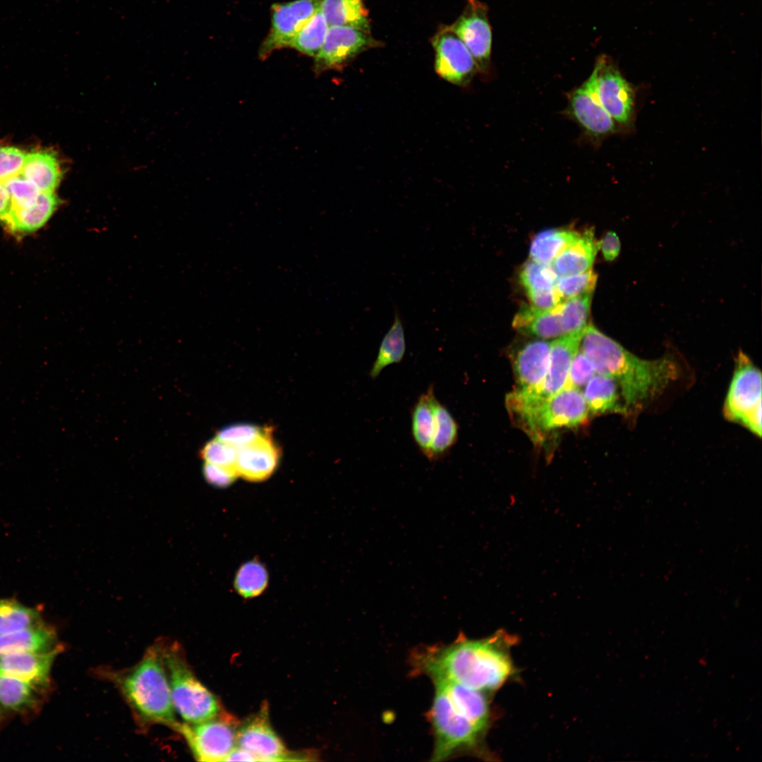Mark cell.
Listing matches in <instances>:
<instances>
[{"mask_svg": "<svg viewBox=\"0 0 762 762\" xmlns=\"http://www.w3.org/2000/svg\"><path fill=\"white\" fill-rule=\"evenodd\" d=\"M329 27L348 26L370 32L368 11L362 0H320Z\"/></svg>", "mask_w": 762, "mask_h": 762, "instance_id": "f1b7e54d", "label": "cell"}, {"mask_svg": "<svg viewBox=\"0 0 762 762\" xmlns=\"http://www.w3.org/2000/svg\"><path fill=\"white\" fill-rule=\"evenodd\" d=\"M320 0H296L272 6L270 32L260 49V56L289 47L319 8Z\"/></svg>", "mask_w": 762, "mask_h": 762, "instance_id": "5bb4252c", "label": "cell"}, {"mask_svg": "<svg viewBox=\"0 0 762 762\" xmlns=\"http://www.w3.org/2000/svg\"><path fill=\"white\" fill-rule=\"evenodd\" d=\"M567 113L594 138L608 135L616 130V122L599 101L590 76L570 93Z\"/></svg>", "mask_w": 762, "mask_h": 762, "instance_id": "9a60e30c", "label": "cell"}, {"mask_svg": "<svg viewBox=\"0 0 762 762\" xmlns=\"http://www.w3.org/2000/svg\"><path fill=\"white\" fill-rule=\"evenodd\" d=\"M379 45L370 32L348 26L329 27L315 56L316 68L320 71L341 68L361 52Z\"/></svg>", "mask_w": 762, "mask_h": 762, "instance_id": "4fadbf2b", "label": "cell"}, {"mask_svg": "<svg viewBox=\"0 0 762 762\" xmlns=\"http://www.w3.org/2000/svg\"><path fill=\"white\" fill-rule=\"evenodd\" d=\"M502 643L497 635L480 640L460 639L448 645L418 649L413 655V665L433 682H455L481 691L493 690L502 686L512 671Z\"/></svg>", "mask_w": 762, "mask_h": 762, "instance_id": "7a4b0ae2", "label": "cell"}, {"mask_svg": "<svg viewBox=\"0 0 762 762\" xmlns=\"http://www.w3.org/2000/svg\"><path fill=\"white\" fill-rule=\"evenodd\" d=\"M200 454L206 463L236 468L238 447L215 437L204 445Z\"/></svg>", "mask_w": 762, "mask_h": 762, "instance_id": "f35d334b", "label": "cell"}, {"mask_svg": "<svg viewBox=\"0 0 762 762\" xmlns=\"http://www.w3.org/2000/svg\"><path fill=\"white\" fill-rule=\"evenodd\" d=\"M590 77L606 111L616 123L628 125L634 112V90L609 56L598 58Z\"/></svg>", "mask_w": 762, "mask_h": 762, "instance_id": "9c48e42d", "label": "cell"}, {"mask_svg": "<svg viewBox=\"0 0 762 762\" xmlns=\"http://www.w3.org/2000/svg\"><path fill=\"white\" fill-rule=\"evenodd\" d=\"M162 645L154 644L135 666L111 672L109 677L142 722L174 729L179 722L171 697Z\"/></svg>", "mask_w": 762, "mask_h": 762, "instance_id": "3957f363", "label": "cell"}, {"mask_svg": "<svg viewBox=\"0 0 762 762\" xmlns=\"http://www.w3.org/2000/svg\"><path fill=\"white\" fill-rule=\"evenodd\" d=\"M599 250L592 229H587L569 243L552 261L550 267L560 276L584 272L591 269Z\"/></svg>", "mask_w": 762, "mask_h": 762, "instance_id": "7402d4cb", "label": "cell"}, {"mask_svg": "<svg viewBox=\"0 0 762 762\" xmlns=\"http://www.w3.org/2000/svg\"><path fill=\"white\" fill-rule=\"evenodd\" d=\"M592 294H585L557 304L564 335L581 332L588 325Z\"/></svg>", "mask_w": 762, "mask_h": 762, "instance_id": "d590c367", "label": "cell"}, {"mask_svg": "<svg viewBox=\"0 0 762 762\" xmlns=\"http://www.w3.org/2000/svg\"><path fill=\"white\" fill-rule=\"evenodd\" d=\"M38 609L26 606L16 599L0 598V634L42 623Z\"/></svg>", "mask_w": 762, "mask_h": 762, "instance_id": "d6a6232c", "label": "cell"}, {"mask_svg": "<svg viewBox=\"0 0 762 762\" xmlns=\"http://www.w3.org/2000/svg\"><path fill=\"white\" fill-rule=\"evenodd\" d=\"M488 13V6L483 2L467 0L462 13L451 25L471 53L478 70L483 73L490 65L492 40Z\"/></svg>", "mask_w": 762, "mask_h": 762, "instance_id": "7c38bea8", "label": "cell"}, {"mask_svg": "<svg viewBox=\"0 0 762 762\" xmlns=\"http://www.w3.org/2000/svg\"><path fill=\"white\" fill-rule=\"evenodd\" d=\"M506 405L511 416L536 443H541L553 430L586 423L589 415L583 393L573 387H564L538 401L509 394Z\"/></svg>", "mask_w": 762, "mask_h": 762, "instance_id": "277c9868", "label": "cell"}, {"mask_svg": "<svg viewBox=\"0 0 762 762\" xmlns=\"http://www.w3.org/2000/svg\"><path fill=\"white\" fill-rule=\"evenodd\" d=\"M203 476L209 484L224 488L233 483L238 476L236 468L215 465L205 462Z\"/></svg>", "mask_w": 762, "mask_h": 762, "instance_id": "7bdbcfd3", "label": "cell"}, {"mask_svg": "<svg viewBox=\"0 0 762 762\" xmlns=\"http://www.w3.org/2000/svg\"><path fill=\"white\" fill-rule=\"evenodd\" d=\"M61 649L1 655L0 676L22 680L45 693L50 688L53 663Z\"/></svg>", "mask_w": 762, "mask_h": 762, "instance_id": "2e32d148", "label": "cell"}, {"mask_svg": "<svg viewBox=\"0 0 762 762\" xmlns=\"http://www.w3.org/2000/svg\"><path fill=\"white\" fill-rule=\"evenodd\" d=\"M761 373L750 358L739 351L724 404L725 416L754 434L761 435Z\"/></svg>", "mask_w": 762, "mask_h": 762, "instance_id": "52a82bcc", "label": "cell"}, {"mask_svg": "<svg viewBox=\"0 0 762 762\" xmlns=\"http://www.w3.org/2000/svg\"><path fill=\"white\" fill-rule=\"evenodd\" d=\"M236 746L252 754L255 761H303L300 757L306 756L287 751L271 726L267 705L238 725Z\"/></svg>", "mask_w": 762, "mask_h": 762, "instance_id": "30bf717a", "label": "cell"}, {"mask_svg": "<svg viewBox=\"0 0 762 762\" xmlns=\"http://www.w3.org/2000/svg\"><path fill=\"white\" fill-rule=\"evenodd\" d=\"M579 349L590 359L596 373L617 382L627 415L636 413L679 375L671 358H639L593 324L583 330Z\"/></svg>", "mask_w": 762, "mask_h": 762, "instance_id": "6da1fadb", "label": "cell"}, {"mask_svg": "<svg viewBox=\"0 0 762 762\" xmlns=\"http://www.w3.org/2000/svg\"><path fill=\"white\" fill-rule=\"evenodd\" d=\"M599 249L607 261L615 260L619 254L621 244L615 232L608 231L599 241Z\"/></svg>", "mask_w": 762, "mask_h": 762, "instance_id": "ee69618b", "label": "cell"}, {"mask_svg": "<svg viewBox=\"0 0 762 762\" xmlns=\"http://www.w3.org/2000/svg\"><path fill=\"white\" fill-rule=\"evenodd\" d=\"M268 585L267 571L260 561L252 560L243 564L234 580L236 592L243 598H253L265 591Z\"/></svg>", "mask_w": 762, "mask_h": 762, "instance_id": "e575fe53", "label": "cell"}, {"mask_svg": "<svg viewBox=\"0 0 762 762\" xmlns=\"http://www.w3.org/2000/svg\"><path fill=\"white\" fill-rule=\"evenodd\" d=\"M2 183L11 199L13 210L30 206L42 193L34 183L25 179L20 172L5 180Z\"/></svg>", "mask_w": 762, "mask_h": 762, "instance_id": "74e56055", "label": "cell"}, {"mask_svg": "<svg viewBox=\"0 0 762 762\" xmlns=\"http://www.w3.org/2000/svg\"><path fill=\"white\" fill-rule=\"evenodd\" d=\"M582 332L562 336L550 342L545 378L536 392L527 391L537 398L546 399L565 387L572 361L579 349Z\"/></svg>", "mask_w": 762, "mask_h": 762, "instance_id": "ac0fdd59", "label": "cell"}, {"mask_svg": "<svg viewBox=\"0 0 762 762\" xmlns=\"http://www.w3.org/2000/svg\"><path fill=\"white\" fill-rule=\"evenodd\" d=\"M255 761V758L249 752L237 746L231 751L225 761Z\"/></svg>", "mask_w": 762, "mask_h": 762, "instance_id": "bcb514c9", "label": "cell"}, {"mask_svg": "<svg viewBox=\"0 0 762 762\" xmlns=\"http://www.w3.org/2000/svg\"><path fill=\"white\" fill-rule=\"evenodd\" d=\"M265 430L251 424H236L219 430L216 437L238 448L256 440Z\"/></svg>", "mask_w": 762, "mask_h": 762, "instance_id": "ab89813d", "label": "cell"}, {"mask_svg": "<svg viewBox=\"0 0 762 762\" xmlns=\"http://www.w3.org/2000/svg\"><path fill=\"white\" fill-rule=\"evenodd\" d=\"M557 274L550 265L529 260L521 267L519 279L531 304L540 309H551L560 303L555 291Z\"/></svg>", "mask_w": 762, "mask_h": 762, "instance_id": "ffe728a7", "label": "cell"}, {"mask_svg": "<svg viewBox=\"0 0 762 762\" xmlns=\"http://www.w3.org/2000/svg\"><path fill=\"white\" fill-rule=\"evenodd\" d=\"M44 694L22 680L0 676V718L38 711Z\"/></svg>", "mask_w": 762, "mask_h": 762, "instance_id": "603a6c76", "label": "cell"}, {"mask_svg": "<svg viewBox=\"0 0 762 762\" xmlns=\"http://www.w3.org/2000/svg\"><path fill=\"white\" fill-rule=\"evenodd\" d=\"M12 211L11 199L4 185L0 183V222L4 224Z\"/></svg>", "mask_w": 762, "mask_h": 762, "instance_id": "f6af8a7d", "label": "cell"}, {"mask_svg": "<svg viewBox=\"0 0 762 762\" xmlns=\"http://www.w3.org/2000/svg\"><path fill=\"white\" fill-rule=\"evenodd\" d=\"M328 29L329 25L319 6L289 47L308 56H315L324 43Z\"/></svg>", "mask_w": 762, "mask_h": 762, "instance_id": "836d02e7", "label": "cell"}, {"mask_svg": "<svg viewBox=\"0 0 762 762\" xmlns=\"http://www.w3.org/2000/svg\"><path fill=\"white\" fill-rule=\"evenodd\" d=\"M239 723L226 713L197 723L179 722L174 730L180 733L199 761H225L236 746Z\"/></svg>", "mask_w": 762, "mask_h": 762, "instance_id": "ba28073f", "label": "cell"}, {"mask_svg": "<svg viewBox=\"0 0 762 762\" xmlns=\"http://www.w3.org/2000/svg\"><path fill=\"white\" fill-rule=\"evenodd\" d=\"M162 655L174 708L184 722L197 723L218 715L217 699L194 675L179 645L163 643Z\"/></svg>", "mask_w": 762, "mask_h": 762, "instance_id": "5b68a950", "label": "cell"}, {"mask_svg": "<svg viewBox=\"0 0 762 762\" xmlns=\"http://www.w3.org/2000/svg\"><path fill=\"white\" fill-rule=\"evenodd\" d=\"M433 385L421 394L411 411V433L422 454L428 459L434 432V403L436 399Z\"/></svg>", "mask_w": 762, "mask_h": 762, "instance_id": "83f0119b", "label": "cell"}, {"mask_svg": "<svg viewBox=\"0 0 762 762\" xmlns=\"http://www.w3.org/2000/svg\"><path fill=\"white\" fill-rule=\"evenodd\" d=\"M432 44L436 73L454 85H468L478 70L471 53L451 26L440 28L432 39Z\"/></svg>", "mask_w": 762, "mask_h": 762, "instance_id": "8fae6325", "label": "cell"}, {"mask_svg": "<svg viewBox=\"0 0 762 762\" xmlns=\"http://www.w3.org/2000/svg\"><path fill=\"white\" fill-rule=\"evenodd\" d=\"M435 425L428 460H439L455 445L459 425L449 411L437 399L434 403Z\"/></svg>", "mask_w": 762, "mask_h": 762, "instance_id": "4dcf8cb0", "label": "cell"}, {"mask_svg": "<svg viewBox=\"0 0 762 762\" xmlns=\"http://www.w3.org/2000/svg\"><path fill=\"white\" fill-rule=\"evenodd\" d=\"M584 387L583 395L589 413L627 415L619 385L613 378L596 373Z\"/></svg>", "mask_w": 762, "mask_h": 762, "instance_id": "484cf974", "label": "cell"}, {"mask_svg": "<svg viewBox=\"0 0 762 762\" xmlns=\"http://www.w3.org/2000/svg\"><path fill=\"white\" fill-rule=\"evenodd\" d=\"M513 327L521 333L541 339L565 336L557 305L551 309H540L531 304L523 306L515 315Z\"/></svg>", "mask_w": 762, "mask_h": 762, "instance_id": "cb8c5ba5", "label": "cell"}, {"mask_svg": "<svg viewBox=\"0 0 762 762\" xmlns=\"http://www.w3.org/2000/svg\"><path fill=\"white\" fill-rule=\"evenodd\" d=\"M27 152L13 147H0V183L19 174Z\"/></svg>", "mask_w": 762, "mask_h": 762, "instance_id": "b9f144b4", "label": "cell"}, {"mask_svg": "<svg viewBox=\"0 0 762 762\" xmlns=\"http://www.w3.org/2000/svg\"><path fill=\"white\" fill-rule=\"evenodd\" d=\"M595 374L596 372L590 359L579 349L572 361L565 387L580 389Z\"/></svg>", "mask_w": 762, "mask_h": 762, "instance_id": "60d3db41", "label": "cell"}, {"mask_svg": "<svg viewBox=\"0 0 762 762\" xmlns=\"http://www.w3.org/2000/svg\"><path fill=\"white\" fill-rule=\"evenodd\" d=\"M550 342L536 339L521 345L512 358L519 389L536 392L540 387L549 363Z\"/></svg>", "mask_w": 762, "mask_h": 762, "instance_id": "d6986e66", "label": "cell"}, {"mask_svg": "<svg viewBox=\"0 0 762 762\" xmlns=\"http://www.w3.org/2000/svg\"><path fill=\"white\" fill-rule=\"evenodd\" d=\"M597 279V274L592 269L581 273L557 277L555 291L560 302L593 293Z\"/></svg>", "mask_w": 762, "mask_h": 762, "instance_id": "8d00e7d4", "label": "cell"}, {"mask_svg": "<svg viewBox=\"0 0 762 762\" xmlns=\"http://www.w3.org/2000/svg\"><path fill=\"white\" fill-rule=\"evenodd\" d=\"M62 648L56 631L44 622L18 631L0 634V656L20 653L49 652Z\"/></svg>", "mask_w": 762, "mask_h": 762, "instance_id": "44dd1931", "label": "cell"}, {"mask_svg": "<svg viewBox=\"0 0 762 762\" xmlns=\"http://www.w3.org/2000/svg\"><path fill=\"white\" fill-rule=\"evenodd\" d=\"M435 689L429 717L435 735L432 761H439L475 746L485 729L458 708L444 691Z\"/></svg>", "mask_w": 762, "mask_h": 762, "instance_id": "8992f818", "label": "cell"}, {"mask_svg": "<svg viewBox=\"0 0 762 762\" xmlns=\"http://www.w3.org/2000/svg\"><path fill=\"white\" fill-rule=\"evenodd\" d=\"M566 229H550L538 233L532 240L530 258L539 263L550 265L555 258L579 235Z\"/></svg>", "mask_w": 762, "mask_h": 762, "instance_id": "1f68e13d", "label": "cell"}, {"mask_svg": "<svg viewBox=\"0 0 762 762\" xmlns=\"http://www.w3.org/2000/svg\"><path fill=\"white\" fill-rule=\"evenodd\" d=\"M59 205L53 193H41L34 203L24 208L14 209L4 224L13 233L27 234L41 228Z\"/></svg>", "mask_w": 762, "mask_h": 762, "instance_id": "d4e9b609", "label": "cell"}, {"mask_svg": "<svg viewBox=\"0 0 762 762\" xmlns=\"http://www.w3.org/2000/svg\"><path fill=\"white\" fill-rule=\"evenodd\" d=\"M406 353L404 329L401 317L394 311L393 322L382 338L377 357L369 371L371 379H375L388 365L399 363Z\"/></svg>", "mask_w": 762, "mask_h": 762, "instance_id": "f546056e", "label": "cell"}, {"mask_svg": "<svg viewBox=\"0 0 762 762\" xmlns=\"http://www.w3.org/2000/svg\"><path fill=\"white\" fill-rule=\"evenodd\" d=\"M20 174L42 193L54 192L62 176L58 159L53 153L45 151L27 152Z\"/></svg>", "mask_w": 762, "mask_h": 762, "instance_id": "4316f807", "label": "cell"}, {"mask_svg": "<svg viewBox=\"0 0 762 762\" xmlns=\"http://www.w3.org/2000/svg\"><path fill=\"white\" fill-rule=\"evenodd\" d=\"M266 429L252 442L238 448L236 469L238 476L251 482L267 480L275 471L279 452Z\"/></svg>", "mask_w": 762, "mask_h": 762, "instance_id": "e0dca14e", "label": "cell"}]
</instances>
